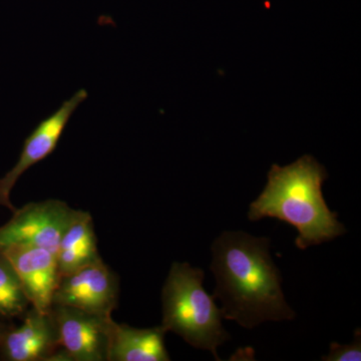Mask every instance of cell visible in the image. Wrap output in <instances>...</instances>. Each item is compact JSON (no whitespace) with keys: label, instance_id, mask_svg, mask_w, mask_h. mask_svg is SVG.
I'll list each match as a JSON object with an SVG mask.
<instances>
[{"label":"cell","instance_id":"obj_14","mask_svg":"<svg viewBox=\"0 0 361 361\" xmlns=\"http://www.w3.org/2000/svg\"><path fill=\"white\" fill-rule=\"evenodd\" d=\"M9 325H7L6 322H2V319H0V342H1L2 338H4V334L7 329H8Z\"/></svg>","mask_w":361,"mask_h":361},{"label":"cell","instance_id":"obj_12","mask_svg":"<svg viewBox=\"0 0 361 361\" xmlns=\"http://www.w3.org/2000/svg\"><path fill=\"white\" fill-rule=\"evenodd\" d=\"M30 307L18 273L0 252V319H21Z\"/></svg>","mask_w":361,"mask_h":361},{"label":"cell","instance_id":"obj_6","mask_svg":"<svg viewBox=\"0 0 361 361\" xmlns=\"http://www.w3.org/2000/svg\"><path fill=\"white\" fill-rule=\"evenodd\" d=\"M87 90H80L68 101L45 118L32 130L23 142L20 159L14 167L0 178V206L6 207L9 210H16L11 201V194L18 179L28 169L44 161L54 153L70 122L71 116L75 114L80 104L87 99Z\"/></svg>","mask_w":361,"mask_h":361},{"label":"cell","instance_id":"obj_8","mask_svg":"<svg viewBox=\"0 0 361 361\" xmlns=\"http://www.w3.org/2000/svg\"><path fill=\"white\" fill-rule=\"evenodd\" d=\"M0 252L18 273L32 307L40 312H49L61 279L56 254L30 245L11 246Z\"/></svg>","mask_w":361,"mask_h":361},{"label":"cell","instance_id":"obj_7","mask_svg":"<svg viewBox=\"0 0 361 361\" xmlns=\"http://www.w3.org/2000/svg\"><path fill=\"white\" fill-rule=\"evenodd\" d=\"M61 348L73 361H108L113 318H104L71 306L54 304Z\"/></svg>","mask_w":361,"mask_h":361},{"label":"cell","instance_id":"obj_3","mask_svg":"<svg viewBox=\"0 0 361 361\" xmlns=\"http://www.w3.org/2000/svg\"><path fill=\"white\" fill-rule=\"evenodd\" d=\"M204 271L189 263L174 262L161 290V326L195 348L209 350L219 360L217 349L230 339L223 327L222 310L203 287Z\"/></svg>","mask_w":361,"mask_h":361},{"label":"cell","instance_id":"obj_2","mask_svg":"<svg viewBox=\"0 0 361 361\" xmlns=\"http://www.w3.org/2000/svg\"><path fill=\"white\" fill-rule=\"evenodd\" d=\"M326 170L312 156L304 155L290 165H272L267 184L250 204L248 219L256 222L274 218L298 231L295 246L305 250L345 234V226L337 219L325 202L322 185Z\"/></svg>","mask_w":361,"mask_h":361},{"label":"cell","instance_id":"obj_10","mask_svg":"<svg viewBox=\"0 0 361 361\" xmlns=\"http://www.w3.org/2000/svg\"><path fill=\"white\" fill-rule=\"evenodd\" d=\"M166 334L161 325L135 329L114 320L108 361H170L165 345Z\"/></svg>","mask_w":361,"mask_h":361},{"label":"cell","instance_id":"obj_13","mask_svg":"<svg viewBox=\"0 0 361 361\" xmlns=\"http://www.w3.org/2000/svg\"><path fill=\"white\" fill-rule=\"evenodd\" d=\"M360 329H356L355 341L351 344H339L332 342L330 344L329 355L323 356L325 361H360L361 360Z\"/></svg>","mask_w":361,"mask_h":361},{"label":"cell","instance_id":"obj_11","mask_svg":"<svg viewBox=\"0 0 361 361\" xmlns=\"http://www.w3.org/2000/svg\"><path fill=\"white\" fill-rule=\"evenodd\" d=\"M56 258L61 276L103 260L97 248L94 221L89 212L75 210L59 241Z\"/></svg>","mask_w":361,"mask_h":361},{"label":"cell","instance_id":"obj_5","mask_svg":"<svg viewBox=\"0 0 361 361\" xmlns=\"http://www.w3.org/2000/svg\"><path fill=\"white\" fill-rule=\"evenodd\" d=\"M118 293V277L102 260L61 276L52 305L71 306L101 317L113 318Z\"/></svg>","mask_w":361,"mask_h":361},{"label":"cell","instance_id":"obj_1","mask_svg":"<svg viewBox=\"0 0 361 361\" xmlns=\"http://www.w3.org/2000/svg\"><path fill=\"white\" fill-rule=\"evenodd\" d=\"M210 269L214 298L225 319L252 329L266 322L295 319L282 290V276L270 254V239L244 231H225L213 242Z\"/></svg>","mask_w":361,"mask_h":361},{"label":"cell","instance_id":"obj_9","mask_svg":"<svg viewBox=\"0 0 361 361\" xmlns=\"http://www.w3.org/2000/svg\"><path fill=\"white\" fill-rule=\"evenodd\" d=\"M18 327L9 325L0 342V357L6 361H49L61 348L58 325L51 310L32 307Z\"/></svg>","mask_w":361,"mask_h":361},{"label":"cell","instance_id":"obj_4","mask_svg":"<svg viewBox=\"0 0 361 361\" xmlns=\"http://www.w3.org/2000/svg\"><path fill=\"white\" fill-rule=\"evenodd\" d=\"M75 213V209L58 199L33 202L16 209L11 219L0 227V251L11 246L30 245L56 254Z\"/></svg>","mask_w":361,"mask_h":361}]
</instances>
